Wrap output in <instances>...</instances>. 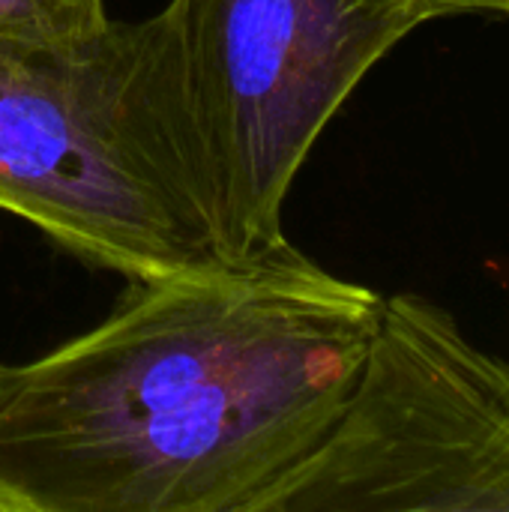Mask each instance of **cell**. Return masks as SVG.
Instances as JSON below:
<instances>
[{
	"mask_svg": "<svg viewBox=\"0 0 509 512\" xmlns=\"http://www.w3.org/2000/svg\"><path fill=\"white\" fill-rule=\"evenodd\" d=\"M381 300L291 240L126 285L87 333L0 366V489L24 512H249L339 420Z\"/></svg>",
	"mask_w": 509,
	"mask_h": 512,
	"instance_id": "1",
	"label": "cell"
},
{
	"mask_svg": "<svg viewBox=\"0 0 509 512\" xmlns=\"http://www.w3.org/2000/svg\"><path fill=\"white\" fill-rule=\"evenodd\" d=\"M0 210L126 285L243 264L156 15L75 39L0 30Z\"/></svg>",
	"mask_w": 509,
	"mask_h": 512,
	"instance_id": "2",
	"label": "cell"
},
{
	"mask_svg": "<svg viewBox=\"0 0 509 512\" xmlns=\"http://www.w3.org/2000/svg\"><path fill=\"white\" fill-rule=\"evenodd\" d=\"M249 512H509V360L429 297H384L339 420Z\"/></svg>",
	"mask_w": 509,
	"mask_h": 512,
	"instance_id": "4",
	"label": "cell"
},
{
	"mask_svg": "<svg viewBox=\"0 0 509 512\" xmlns=\"http://www.w3.org/2000/svg\"><path fill=\"white\" fill-rule=\"evenodd\" d=\"M111 21L105 0H0V30L75 39Z\"/></svg>",
	"mask_w": 509,
	"mask_h": 512,
	"instance_id": "5",
	"label": "cell"
},
{
	"mask_svg": "<svg viewBox=\"0 0 509 512\" xmlns=\"http://www.w3.org/2000/svg\"><path fill=\"white\" fill-rule=\"evenodd\" d=\"M0 512H24V507H21L9 492H3V489H0Z\"/></svg>",
	"mask_w": 509,
	"mask_h": 512,
	"instance_id": "7",
	"label": "cell"
},
{
	"mask_svg": "<svg viewBox=\"0 0 509 512\" xmlns=\"http://www.w3.org/2000/svg\"><path fill=\"white\" fill-rule=\"evenodd\" d=\"M423 18H444V15H509V0H417Z\"/></svg>",
	"mask_w": 509,
	"mask_h": 512,
	"instance_id": "6",
	"label": "cell"
},
{
	"mask_svg": "<svg viewBox=\"0 0 509 512\" xmlns=\"http://www.w3.org/2000/svg\"><path fill=\"white\" fill-rule=\"evenodd\" d=\"M156 21L234 261L288 243L282 213L312 147L426 24L417 0H168Z\"/></svg>",
	"mask_w": 509,
	"mask_h": 512,
	"instance_id": "3",
	"label": "cell"
}]
</instances>
